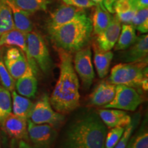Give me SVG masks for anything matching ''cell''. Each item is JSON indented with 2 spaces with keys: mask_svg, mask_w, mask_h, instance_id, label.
Returning <instances> with one entry per match:
<instances>
[{
  "mask_svg": "<svg viewBox=\"0 0 148 148\" xmlns=\"http://www.w3.org/2000/svg\"><path fill=\"white\" fill-rule=\"evenodd\" d=\"M60 75L49 98L51 105L62 114H68L79 105V79L73 67L71 53L58 48Z\"/></svg>",
  "mask_w": 148,
  "mask_h": 148,
  "instance_id": "1",
  "label": "cell"
},
{
  "mask_svg": "<svg viewBox=\"0 0 148 148\" xmlns=\"http://www.w3.org/2000/svg\"><path fill=\"white\" fill-rule=\"evenodd\" d=\"M106 125L95 114H88L71 123L60 148H105Z\"/></svg>",
  "mask_w": 148,
  "mask_h": 148,
  "instance_id": "2",
  "label": "cell"
},
{
  "mask_svg": "<svg viewBox=\"0 0 148 148\" xmlns=\"http://www.w3.org/2000/svg\"><path fill=\"white\" fill-rule=\"evenodd\" d=\"M92 32L91 18L86 12L69 23L48 30L54 45L70 53L76 52L86 47L90 41Z\"/></svg>",
  "mask_w": 148,
  "mask_h": 148,
  "instance_id": "3",
  "label": "cell"
},
{
  "mask_svg": "<svg viewBox=\"0 0 148 148\" xmlns=\"http://www.w3.org/2000/svg\"><path fill=\"white\" fill-rule=\"evenodd\" d=\"M147 59L136 62L120 63L111 69L107 82L115 85H125L132 88L140 87L147 90Z\"/></svg>",
  "mask_w": 148,
  "mask_h": 148,
  "instance_id": "4",
  "label": "cell"
},
{
  "mask_svg": "<svg viewBox=\"0 0 148 148\" xmlns=\"http://www.w3.org/2000/svg\"><path fill=\"white\" fill-rule=\"evenodd\" d=\"M26 58L35 75L38 68L44 73H49L52 68V60L42 36L36 31L32 30L26 34Z\"/></svg>",
  "mask_w": 148,
  "mask_h": 148,
  "instance_id": "5",
  "label": "cell"
},
{
  "mask_svg": "<svg viewBox=\"0 0 148 148\" xmlns=\"http://www.w3.org/2000/svg\"><path fill=\"white\" fill-rule=\"evenodd\" d=\"M27 138L23 148H50L57 136L55 127L49 124H36L27 119Z\"/></svg>",
  "mask_w": 148,
  "mask_h": 148,
  "instance_id": "6",
  "label": "cell"
},
{
  "mask_svg": "<svg viewBox=\"0 0 148 148\" xmlns=\"http://www.w3.org/2000/svg\"><path fill=\"white\" fill-rule=\"evenodd\" d=\"M27 119L36 124H49L55 127L63 122L64 116L53 110L49 97L45 94L34 103Z\"/></svg>",
  "mask_w": 148,
  "mask_h": 148,
  "instance_id": "7",
  "label": "cell"
},
{
  "mask_svg": "<svg viewBox=\"0 0 148 148\" xmlns=\"http://www.w3.org/2000/svg\"><path fill=\"white\" fill-rule=\"evenodd\" d=\"M142 102L143 98L134 88L125 85H116L113 99L103 108L134 111Z\"/></svg>",
  "mask_w": 148,
  "mask_h": 148,
  "instance_id": "8",
  "label": "cell"
},
{
  "mask_svg": "<svg viewBox=\"0 0 148 148\" xmlns=\"http://www.w3.org/2000/svg\"><path fill=\"white\" fill-rule=\"evenodd\" d=\"M91 57L90 47L89 46H86L75 52L73 60L74 70L79 75L85 88L90 87L95 78V72Z\"/></svg>",
  "mask_w": 148,
  "mask_h": 148,
  "instance_id": "9",
  "label": "cell"
},
{
  "mask_svg": "<svg viewBox=\"0 0 148 148\" xmlns=\"http://www.w3.org/2000/svg\"><path fill=\"white\" fill-rule=\"evenodd\" d=\"M3 60L5 67L15 80L23 75L29 65L25 53L15 47L7 49Z\"/></svg>",
  "mask_w": 148,
  "mask_h": 148,
  "instance_id": "10",
  "label": "cell"
},
{
  "mask_svg": "<svg viewBox=\"0 0 148 148\" xmlns=\"http://www.w3.org/2000/svg\"><path fill=\"white\" fill-rule=\"evenodd\" d=\"M84 12V9L66 4L61 5L50 14L47 21V31L56 29L69 23Z\"/></svg>",
  "mask_w": 148,
  "mask_h": 148,
  "instance_id": "11",
  "label": "cell"
},
{
  "mask_svg": "<svg viewBox=\"0 0 148 148\" xmlns=\"http://www.w3.org/2000/svg\"><path fill=\"white\" fill-rule=\"evenodd\" d=\"M120 58L125 63L136 62L147 59L148 35L144 34L137 36L136 41L130 47L123 50Z\"/></svg>",
  "mask_w": 148,
  "mask_h": 148,
  "instance_id": "12",
  "label": "cell"
},
{
  "mask_svg": "<svg viewBox=\"0 0 148 148\" xmlns=\"http://www.w3.org/2000/svg\"><path fill=\"white\" fill-rule=\"evenodd\" d=\"M1 128L11 138L18 140L27 138V119L11 113L0 123Z\"/></svg>",
  "mask_w": 148,
  "mask_h": 148,
  "instance_id": "13",
  "label": "cell"
},
{
  "mask_svg": "<svg viewBox=\"0 0 148 148\" xmlns=\"http://www.w3.org/2000/svg\"><path fill=\"white\" fill-rule=\"evenodd\" d=\"M121 28V23L116 16H112L110 24L97 35V45L103 51H110L115 45Z\"/></svg>",
  "mask_w": 148,
  "mask_h": 148,
  "instance_id": "14",
  "label": "cell"
},
{
  "mask_svg": "<svg viewBox=\"0 0 148 148\" xmlns=\"http://www.w3.org/2000/svg\"><path fill=\"white\" fill-rule=\"evenodd\" d=\"M98 113L100 119L108 127H125L132 120L131 116L126 112L119 109H101Z\"/></svg>",
  "mask_w": 148,
  "mask_h": 148,
  "instance_id": "15",
  "label": "cell"
},
{
  "mask_svg": "<svg viewBox=\"0 0 148 148\" xmlns=\"http://www.w3.org/2000/svg\"><path fill=\"white\" fill-rule=\"evenodd\" d=\"M116 85L108 82H102L97 86L89 96L90 104L104 106L113 99L115 95Z\"/></svg>",
  "mask_w": 148,
  "mask_h": 148,
  "instance_id": "16",
  "label": "cell"
},
{
  "mask_svg": "<svg viewBox=\"0 0 148 148\" xmlns=\"http://www.w3.org/2000/svg\"><path fill=\"white\" fill-rule=\"evenodd\" d=\"M31 66L29 65L22 76L16 79L15 86L16 91L20 95L27 98L34 97L37 91V79Z\"/></svg>",
  "mask_w": 148,
  "mask_h": 148,
  "instance_id": "17",
  "label": "cell"
},
{
  "mask_svg": "<svg viewBox=\"0 0 148 148\" xmlns=\"http://www.w3.org/2000/svg\"><path fill=\"white\" fill-rule=\"evenodd\" d=\"M4 46H15L25 53H27L26 34L15 28L3 33L0 36V48Z\"/></svg>",
  "mask_w": 148,
  "mask_h": 148,
  "instance_id": "18",
  "label": "cell"
},
{
  "mask_svg": "<svg viewBox=\"0 0 148 148\" xmlns=\"http://www.w3.org/2000/svg\"><path fill=\"white\" fill-rule=\"evenodd\" d=\"M93 62L97 73L100 78H103L108 73L113 53L111 51H103L98 47L97 43H93Z\"/></svg>",
  "mask_w": 148,
  "mask_h": 148,
  "instance_id": "19",
  "label": "cell"
},
{
  "mask_svg": "<svg viewBox=\"0 0 148 148\" xmlns=\"http://www.w3.org/2000/svg\"><path fill=\"white\" fill-rule=\"evenodd\" d=\"M5 1L10 7L12 12L14 28L25 34L32 32L33 30V23L29 18L30 14L17 8L9 0H5Z\"/></svg>",
  "mask_w": 148,
  "mask_h": 148,
  "instance_id": "20",
  "label": "cell"
},
{
  "mask_svg": "<svg viewBox=\"0 0 148 148\" xmlns=\"http://www.w3.org/2000/svg\"><path fill=\"white\" fill-rule=\"evenodd\" d=\"M94 7L95 10L91 19L92 32L94 34L98 35L108 26L112 16L103 4H95Z\"/></svg>",
  "mask_w": 148,
  "mask_h": 148,
  "instance_id": "21",
  "label": "cell"
},
{
  "mask_svg": "<svg viewBox=\"0 0 148 148\" xmlns=\"http://www.w3.org/2000/svg\"><path fill=\"white\" fill-rule=\"evenodd\" d=\"M113 12L123 24H131L136 10L130 0H118L112 5Z\"/></svg>",
  "mask_w": 148,
  "mask_h": 148,
  "instance_id": "22",
  "label": "cell"
},
{
  "mask_svg": "<svg viewBox=\"0 0 148 148\" xmlns=\"http://www.w3.org/2000/svg\"><path fill=\"white\" fill-rule=\"evenodd\" d=\"M136 29L132 24H123L119 38L114 47V50H125L136 41Z\"/></svg>",
  "mask_w": 148,
  "mask_h": 148,
  "instance_id": "23",
  "label": "cell"
},
{
  "mask_svg": "<svg viewBox=\"0 0 148 148\" xmlns=\"http://www.w3.org/2000/svg\"><path fill=\"white\" fill-rule=\"evenodd\" d=\"M12 111L15 115L27 119L34 103L28 98L18 95L12 90Z\"/></svg>",
  "mask_w": 148,
  "mask_h": 148,
  "instance_id": "24",
  "label": "cell"
},
{
  "mask_svg": "<svg viewBox=\"0 0 148 148\" xmlns=\"http://www.w3.org/2000/svg\"><path fill=\"white\" fill-rule=\"evenodd\" d=\"M17 8L30 15L40 10H46L48 0H9Z\"/></svg>",
  "mask_w": 148,
  "mask_h": 148,
  "instance_id": "25",
  "label": "cell"
},
{
  "mask_svg": "<svg viewBox=\"0 0 148 148\" xmlns=\"http://www.w3.org/2000/svg\"><path fill=\"white\" fill-rule=\"evenodd\" d=\"M14 28L12 14L5 0H0V36Z\"/></svg>",
  "mask_w": 148,
  "mask_h": 148,
  "instance_id": "26",
  "label": "cell"
},
{
  "mask_svg": "<svg viewBox=\"0 0 148 148\" xmlns=\"http://www.w3.org/2000/svg\"><path fill=\"white\" fill-rule=\"evenodd\" d=\"M12 101L11 95L8 90L0 86V123L11 113Z\"/></svg>",
  "mask_w": 148,
  "mask_h": 148,
  "instance_id": "27",
  "label": "cell"
},
{
  "mask_svg": "<svg viewBox=\"0 0 148 148\" xmlns=\"http://www.w3.org/2000/svg\"><path fill=\"white\" fill-rule=\"evenodd\" d=\"M131 24L142 34L148 32V8L136 10Z\"/></svg>",
  "mask_w": 148,
  "mask_h": 148,
  "instance_id": "28",
  "label": "cell"
},
{
  "mask_svg": "<svg viewBox=\"0 0 148 148\" xmlns=\"http://www.w3.org/2000/svg\"><path fill=\"white\" fill-rule=\"evenodd\" d=\"M134 116V117L131 120L130 123L125 126L123 134L114 148H126L130 138L132 136L133 131L134 130L135 127L137 126L138 122H139V114H136Z\"/></svg>",
  "mask_w": 148,
  "mask_h": 148,
  "instance_id": "29",
  "label": "cell"
},
{
  "mask_svg": "<svg viewBox=\"0 0 148 148\" xmlns=\"http://www.w3.org/2000/svg\"><path fill=\"white\" fill-rule=\"evenodd\" d=\"M126 148H148V132L147 128L144 127L136 135L131 136Z\"/></svg>",
  "mask_w": 148,
  "mask_h": 148,
  "instance_id": "30",
  "label": "cell"
},
{
  "mask_svg": "<svg viewBox=\"0 0 148 148\" xmlns=\"http://www.w3.org/2000/svg\"><path fill=\"white\" fill-rule=\"evenodd\" d=\"M0 82L3 87L10 92L14 90V86H15V79L12 77L7 68L5 67L3 57L1 54H0Z\"/></svg>",
  "mask_w": 148,
  "mask_h": 148,
  "instance_id": "31",
  "label": "cell"
},
{
  "mask_svg": "<svg viewBox=\"0 0 148 148\" xmlns=\"http://www.w3.org/2000/svg\"><path fill=\"white\" fill-rule=\"evenodd\" d=\"M125 127L118 126L110 130L105 138V148H114L123 134Z\"/></svg>",
  "mask_w": 148,
  "mask_h": 148,
  "instance_id": "32",
  "label": "cell"
},
{
  "mask_svg": "<svg viewBox=\"0 0 148 148\" xmlns=\"http://www.w3.org/2000/svg\"><path fill=\"white\" fill-rule=\"evenodd\" d=\"M62 1L64 4L82 9L89 8L95 5V3L92 2L91 0H62Z\"/></svg>",
  "mask_w": 148,
  "mask_h": 148,
  "instance_id": "33",
  "label": "cell"
},
{
  "mask_svg": "<svg viewBox=\"0 0 148 148\" xmlns=\"http://www.w3.org/2000/svg\"><path fill=\"white\" fill-rule=\"evenodd\" d=\"M133 7L136 10L148 8V0H136L132 3Z\"/></svg>",
  "mask_w": 148,
  "mask_h": 148,
  "instance_id": "34",
  "label": "cell"
},
{
  "mask_svg": "<svg viewBox=\"0 0 148 148\" xmlns=\"http://www.w3.org/2000/svg\"><path fill=\"white\" fill-rule=\"evenodd\" d=\"M118 0H104L103 1V4L105 6V8H106V10L108 11L110 13H114L113 12V9H112V5L114 3L116 2Z\"/></svg>",
  "mask_w": 148,
  "mask_h": 148,
  "instance_id": "35",
  "label": "cell"
},
{
  "mask_svg": "<svg viewBox=\"0 0 148 148\" xmlns=\"http://www.w3.org/2000/svg\"><path fill=\"white\" fill-rule=\"evenodd\" d=\"M92 2H94L95 4H103L104 0H91Z\"/></svg>",
  "mask_w": 148,
  "mask_h": 148,
  "instance_id": "36",
  "label": "cell"
},
{
  "mask_svg": "<svg viewBox=\"0 0 148 148\" xmlns=\"http://www.w3.org/2000/svg\"><path fill=\"white\" fill-rule=\"evenodd\" d=\"M136 1V0H130V1L131 3H132L133 1Z\"/></svg>",
  "mask_w": 148,
  "mask_h": 148,
  "instance_id": "37",
  "label": "cell"
},
{
  "mask_svg": "<svg viewBox=\"0 0 148 148\" xmlns=\"http://www.w3.org/2000/svg\"><path fill=\"white\" fill-rule=\"evenodd\" d=\"M0 148H1V143H0Z\"/></svg>",
  "mask_w": 148,
  "mask_h": 148,
  "instance_id": "38",
  "label": "cell"
}]
</instances>
